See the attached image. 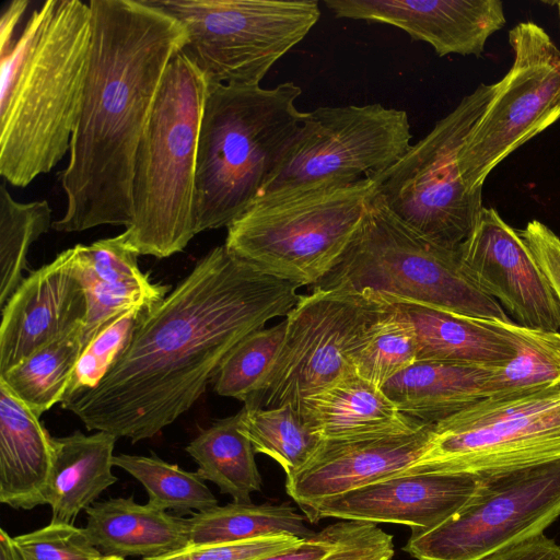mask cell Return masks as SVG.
Segmentation results:
<instances>
[{
	"instance_id": "4dcf8cb0",
	"label": "cell",
	"mask_w": 560,
	"mask_h": 560,
	"mask_svg": "<svg viewBox=\"0 0 560 560\" xmlns=\"http://www.w3.org/2000/svg\"><path fill=\"white\" fill-rule=\"evenodd\" d=\"M117 466L145 489L148 503L163 511L190 514L218 505V500L205 480L192 471L170 464L156 455L119 454L114 456Z\"/></svg>"
},
{
	"instance_id": "ab89813d",
	"label": "cell",
	"mask_w": 560,
	"mask_h": 560,
	"mask_svg": "<svg viewBox=\"0 0 560 560\" xmlns=\"http://www.w3.org/2000/svg\"><path fill=\"white\" fill-rule=\"evenodd\" d=\"M346 524L347 521L334 523L302 539L296 546L288 550L257 560H319L338 540Z\"/></svg>"
},
{
	"instance_id": "8992f818",
	"label": "cell",
	"mask_w": 560,
	"mask_h": 560,
	"mask_svg": "<svg viewBox=\"0 0 560 560\" xmlns=\"http://www.w3.org/2000/svg\"><path fill=\"white\" fill-rule=\"evenodd\" d=\"M375 194L370 176L261 196L226 228L224 246L262 273L314 287L342 258Z\"/></svg>"
},
{
	"instance_id": "7a4b0ae2",
	"label": "cell",
	"mask_w": 560,
	"mask_h": 560,
	"mask_svg": "<svg viewBox=\"0 0 560 560\" xmlns=\"http://www.w3.org/2000/svg\"><path fill=\"white\" fill-rule=\"evenodd\" d=\"M93 36L80 115L60 175L66 210L58 232L132 219L137 151L185 27L150 0H91Z\"/></svg>"
},
{
	"instance_id": "f546056e",
	"label": "cell",
	"mask_w": 560,
	"mask_h": 560,
	"mask_svg": "<svg viewBox=\"0 0 560 560\" xmlns=\"http://www.w3.org/2000/svg\"><path fill=\"white\" fill-rule=\"evenodd\" d=\"M240 429L256 453L275 459L291 476L317 453L324 440L292 405L240 410Z\"/></svg>"
},
{
	"instance_id": "277c9868",
	"label": "cell",
	"mask_w": 560,
	"mask_h": 560,
	"mask_svg": "<svg viewBox=\"0 0 560 560\" xmlns=\"http://www.w3.org/2000/svg\"><path fill=\"white\" fill-rule=\"evenodd\" d=\"M302 90L210 83L196 168V234L228 228L259 197L305 113Z\"/></svg>"
},
{
	"instance_id": "8d00e7d4",
	"label": "cell",
	"mask_w": 560,
	"mask_h": 560,
	"mask_svg": "<svg viewBox=\"0 0 560 560\" xmlns=\"http://www.w3.org/2000/svg\"><path fill=\"white\" fill-rule=\"evenodd\" d=\"M301 540L282 534L237 542L188 545L177 551L143 560H257L288 550Z\"/></svg>"
},
{
	"instance_id": "7402d4cb",
	"label": "cell",
	"mask_w": 560,
	"mask_h": 560,
	"mask_svg": "<svg viewBox=\"0 0 560 560\" xmlns=\"http://www.w3.org/2000/svg\"><path fill=\"white\" fill-rule=\"evenodd\" d=\"M383 299L411 324L418 361L502 366L516 354L514 342L497 319L474 318L401 300Z\"/></svg>"
},
{
	"instance_id": "d6a6232c",
	"label": "cell",
	"mask_w": 560,
	"mask_h": 560,
	"mask_svg": "<svg viewBox=\"0 0 560 560\" xmlns=\"http://www.w3.org/2000/svg\"><path fill=\"white\" fill-rule=\"evenodd\" d=\"M285 319L257 329L237 342L224 357L217 373L214 390L249 404L261 390L280 351Z\"/></svg>"
},
{
	"instance_id": "52a82bcc",
	"label": "cell",
	"mask_w": 560,
	"mask_h": 560,
	"mask_svg": "<svg viewBox=\"0 0 560 560\" xmlns=\"http://www.w3.org/2000/svg\"><path fill=\"white\" fill-rule=\"evenodd\" d=\"M315 287L369 292L474 318L511 320L465 271L458 248L422 236L392 213L377 192L342 258Z\"/></svg>"
},
{
	"instance_id": "30bf717a",
	"label": "cell",
	"mask_w": 560,
	"mask_h": 560,
	"mask_svg": "<svg viewBox=\"0 0 560 560\" xmlns=\"http://www.w3.org/2000/svg\"><path fill=\"white\" fill-rule=\"evenodd\" d=\"M560 458V382L486 397L432 424L421 457L404 471L470 472Z\"/></svg>"
},
{
	"instance_id": "5b68a950",
	"label": "cell",
	"mask_w": 560,
	"mask_h": 560,
	"mask_svg": "<svg viewBox=\"0 0 560 560\" xmlns=\"http://www.w3.org/2000/svg\"><path fill=\"white\" fill-rule=\"evenodd\" d=\"M209 85L183 50L166 69L137 151L132 219L122 232L138 255L170 257L196 235L198 142Z\"/></svg>"
},
{
	"instance_id": "ac0fdd59",
	"label": "cell",
	"mask_w": 560,
	"mask_h": 560,
	"mask_svg": "<svg viewBox=\"0 0 560 560\" xmlns=\"http://www.w3.org/2000/svg\"><path fill=\"white\" fill-rule=\"evenodd\" d=\"M338 19L389 24L440 57H480L488 38L505 24L500 0H325Z\"/></svg>"
},
{
	"instance_id": "9c48e42d",
	"label": "cell",
	"mask_w": 560,
	"mask_h": 560,
	"mask_svg": "<svg viewBox=\"0 0 560 560\" xmlns=\"http://www.w3.org/2000/svg\"><path fill=\"white\" fill-rule=\"evenodd\" d=\"M186 30L183 49L209 83L260 85L320 16L316 0H150Z\"/></svg>"
},
{
	"instance_id": "484cf974",
	"label": "cell",
	"mask_w": 560,
	"mask_h": 560,
	"mask_svg": "<svg viewBox=\"0 0 560 560\" xmlns=\"http://www.w3.org/2000/svg\"><path fill=\"white\" fill-rule=\"evenodd\" d=\"M240 411L202 429L186 446L198 465L197 474L214 483L234 502L252 503V494L260 491L261 477L250 441L240 429Z\"/></svg>"
},
{
	"instance_id": "4316f807",
	"label": "cell",
	"mask_w": 560,
	"mask_h": 560,
	"mask_svg": "<svg viewBox=\"0 0 560 560\" xmlns=\"http://www.w3.org/2000/svg\"><path fill=\"white\" fill-rule=\"evenodd\" d=\"M304 521L305 517L289 502L254 504L233 501L187 517L189 545L237 542L282 534L304 539L314 534Z\"/></svg>"
},
{
	"instance_id": "2e32d148",
	"label": "cell",
	"mask_w": 560,
	"mask_h": 560,
	"mask_svg": "<svg viewBox=\"0 0 560 560\" xmlns=\"http://www.w3.org/2000/svg\"><path fill=\"white\" fill-rule=\"evenodd\" d=\"M478 481V475L470 472L402 471L326 499L304 515L312 523L334 517L428 530L458 512L474 495Z\"/></svg>"
},
{
	"instance_id": "836d02e7",
	"label": "cell",
	"mask_w": 560,
	"mask_h": 560,
	"mask_svg": "<svg viewBox=\"0 0 560 560\" xmlns=\"http://www.w3.org/2000/svg\"><path fill=\"white\" fill-rule=\"evenodd\" d=\"M417 361L415 330L388 302V310L371 325L354 355L355 372L382 387Z\"/></svg>"
},
{
	"instance_id": "e0dca14e",
	"label": "cell",
	"mask_w": 560,
	"mask_h": 560,
	"mask_svg": "<svg viewBox=\"0 0 560 560\" xmlns=\"http://www.w3.org/2000/svg\"><path fill=\"white\" fill-rule=\"evenodd\" d=\"M85 315V293L74 271L71 247L24 278L2 307L0 375L83 326Z\"/></svg>"
},
{
	"instance_id": "4fadbf2b",
	"label": "cell",
	"mask_w": 560,
	"mask_h": 560,
	"mask_svg": "<svg viewBox=\"0 0 560 560\" xmlns=\"http://www.w3.org/2000/svg\"><path fill=\"white\" fill-rule=\"evenodd\" d=\"M411 139L404 109L366 104L306 112L259 197L377 175L407 152Z\"/></svg>"
},
{
	"instance_id": "1f68e13d",
	"label": "cell",
	"mask_w": 560,
	"mask_h": 560,
	"mask_svg": "<svg viewBox=\"0 0 560 560\" xmlns=\"http://www.w3.org/2000/svg\"><path fill=\"white\" fill-rule=\"evenodd\" d=\"M52 210L46 200L21 202L0 187V305L23 281L22 271L31 245L52 226Z\"/></svg>"
},
{
	"instance_id": "d590c367",
	"label": "cell",
	"mask_w": 560,
	"mask_h": 560,
	"mask_svg": "<svg viewBox=\"0 0 560 560\" xmlns=\"http://www.w3.org/2000/svg\"><path fill=\"white\" fill-rule=\"evenodd\" d=\"M24 560H102L104 555L90 540L85 528L54 523L13 537Z\"/></svg>"
},
{
	"instance_id": "6da1fadb",
	"label": "cell",
	"mask_w": 560,
	"mask_h": 560,
	"mask_svg": "<svg viewBox=\"0 0 560 560\" xmlns=\"http://www.w3.org/2000/svg\"><path fill=\"white\" fill-rule=\"evenodd\" d=\"M298 289L217 246L149 310L101 382L61 407L88 430L153 438L194 406L237 342L287 317Z\"/></svg>"
},
{
	"instance_id": "9a60e30c",
	"label": "cell",
	"mask_w": 560,
	"mask_h": 560,
	"mask_svg": "<svg viewBox=\"0 0 560 560\" xmlns=\"http://www.w3.org/2000/svg\"><path fill=\"white\" fill-rule=\"evenodd\" d=\"M458 254L468 276L514 323L559 331L560 306L548 280L517 230L497 210L481 209Z\"/></svg>"
},
{
	"instance_id": "83f0119b",
	"label": "cell",
	"mask_w": 560,
	"mask_h": 560,
	"mask_svg": "<svg viewBox=\"0 0 560 560\" xmlns=\"http://www.w3.org/2000/svg\"><path fill=\"white\" fill-rule=\"evenodd\" d=\"M82 326L42 347L0 375L12 394L36 416L62 402L83 350Z\"/></svg>"
},
{
	"instance_id": "cb8c5ba5",
	"label": "cell",
	"mask_w": 560,
	"mask_h": 560,
	"mask_svg": "<svg viewBox=\"0 0 560 560\" xmlns=\"http://www.w3.org/2000/svg\"><path fill=\"white\" fill-rule=\"evenodd\" d=\"M117 438L96 431H81L52 438V467L47 490V504L54 523L73 524L77 516L118 478L113 474Z\"/></svg>"
},
{
	"instance_id": "d4e9b609",
	"label": "cell",
	"mask_w": 560,
	"mask_h": 560,
	"mask_svg": "<svg viewBox=\"0 0 560 560\" xmlns=\"http://www.w3.org/2000/svg\"><path fill=\"white\" fill-rule=\"evenodd\" d=\"M497 366L417 361L382 389L404 415L434 423L482 399L485 384Z\"/></svg>"
},
{
	"instance_id": "ba28073f",
	"label": "cell",
	"mask_w": 560,
	"mask_h": 560,
	"mask_svg": "<svg viewBox=\"0 0 560 560\" xmlns=\"http://www.w3.org/2000/svg\"><path fill=\"white\" fill-rule=\"evenodd\" d=\"M495 88L478 85L395 164L371 176L392 213L446 248H458L483 208L482 190L470 189L464 180L459 151Z\"/></svg>"
},
{
	"instance_id": "7c38bea8",
	"label": "cell",
	"mask_w": 560,
	"mask_h": 560,
	"mask_svg": "<svg viewBox=\"0 0 560 560\" xmlns=\"http://www.w3.org/2000/svg\"><path fill=\"white\" fill-rule=\"evenodd\" d=\"M476 475L470 500L441 525L411 530L405 551L417 560H478L560 517V458Z\"/></svg>"
},
{
	"instance_id": "f1b7e54d",
	"label": "cell",
	"mask_w": 560,
	"mask_h": 560,
	"mask_svg": "<svg viewBox=\"0 0 560 560\" xmlns=\"http://www.w3.org/2000/svg\"><path fill=\"white\" fill-rule=\"evenodd\" d=\"M516 348L515 357L497 366L483 388V398L522 394L560 382V331L528 328L497 319Z\"/></svg>"
},
{
	"instance_id": "60d3db41",
	"label": "cell",
	"mask_w": 560,
	"mask_h": 560,
	"mask_svg": "<svg viewBox=\"0 0 560 560\" xmlns=\"http://www.w3.org/2000/svg\"><path fill=\"white\" fill-rule=\"evenodd\" d=\"M478 560H560V545L540 533Z\"/></svg>"
},
{
	"instance_id": "f35d334b",
	"label": "cell",
	"mask_w": 560,
	"mask_h": 560,
	"mask_svg": "<svg viewBox=\"0 0 560 560\" xmlns=\"http://www.w3.org/2000/svg\"><path fill=\"white\" fill-rule=\"evenodd\" d=\"M517 232L539 265L560 306V238L538 220L529 221Z\"/></svg>"
},
{
	"instance_id": "8fae6325",
	"label": "cell",
	"mask_w": 560,
	"mask_h": 560,
	"mask_svg": "<svg viewBox=\"0 0 560 560\" xmlns=\"http://www.w3.org/2000/svg\"><path fill=\"white\" fill-rule=\"evenodd\" d=\"M388 302L369 292L313 288L285 317V334L261 390L246 407L295 406L354 373V355Z\"/></svg>"
},
{
	"instance_id": "603a6c76",
	"label": "cell",
	"mask_w": 560,
	"mask_h": 560,
	"mask_svg": "<svg viewBox=\"0 0 560 560\" xmlns=\"http://www.w3.org/2000/svg\"><path fill=\"white\" fill-rule=\"evenodd\" d=\"M85 514L86 534L104 557L150 559L189 545L186 517L139 504L132 498L95 502Z\"/></svg>"
},
{
	"instance_id": "d6986e66",
	"label": "cell",
	"mask_w": 560,
	"mask_h": 560,
	"mask_svg": "<svg viewBox=\"0 0 560 560\" xmlns=\"http://www.w3.org/2000/svg\"><path fill=\"white\" fill-rule=\"evenodd\" d=\"M432 424L406 434L324 441L302 469L285 477L287 493L305 513L326 499L400 474L423 454Z\"/></svg>"
},
{
	"instance_id": "3957f363",
	"label": "cell",
	"mask_w": 560,
	"mask_h": 560,
	"mask_svg": "<svg viewBox=\"0 0 560 560\" xmlns=\"http://www.w3.org/2000/svg\"><path fill=\"white\" fill-rule=\"evenodd\" d=\"M92 10L47 0L1 55L0 175L26 187L70 150L90 66Z\"/></svg>"
},
{
	"instance_id": "5bb4252c",
	"label": "cell",
	"mask_w": 560,
	"mask_h": 560,
	"mask_svg": "<svg viewBox=\"0 0 560 560\" xmlns=\"http://www.w3.org/2000/svg\"><path fill=\"white\" fill-rule=\"evenodd\" d=\"M514 59L459 151L466 185L482 190L492 170L560 118V49L534 22L509 33Z\"/></svg>"
},
{
	"instance_id": "e575fe53",
	"label": "cell",
	"mask_w": 560,
	"mask_h": 560,
	"mask_svg": "<svg viewBox=\"0 0 560 560\" xmlns=\"http://www.w3.org/2000/svg\"><path fill=\"white\" fill-rule=\"evenodd\" d=\"M154 305L131 308L97 332L78 359L63 401L94 388L101 382L129 343L138 324Z\"/></svg>"
},
{
	"instance_id": "ee69618b",
	"label": "cell",
	"mask_w": 560,
	"mask_h": 560,
	"mask_svg": "<svg viewBox=\"0 0 560 560\" xmlns=\"http://www.w3.org/2000/svg\"><path fill=\"white\" fill-rule=\"evenodd\" d=\"M102 560H125V559L118 558V557H104Z\"/></svg>"
},
{
	"instance_id": "74e56055",
	"label": "cell",
	"mask_w": 560,
	"mask_h": 560,
	"mask_svg": "<svg viewBox=\"0 0 560 560\" xmlns=\"http://www.w3.org/2000/svg\"><path fill=\"white\" fill-rule=\"evenodd\" d=\"M393 536L373 523L347 521L346 527L319 560H390Z\"/></svg>"
},
{
	"instance_id": "b9f144b4",
	"label": "cell",
	"mask_w": 560,
	"mask_h": 560,
	"mask_svg": "<svg viewBox=\"0 0 560 560\" xmlns=\"http://www.w3.org/2000/svg\"><path fill=\"white\" fill-rule=\"evenodd\" d=\"M28 1L13 0L4 9L0 22V55L8 52L13 44L15 27L24 15Z\"/></svg>"
},
{
	"instance_id": "44dd1931",
	"label": "cell",
	"mask_w": 560,
	"mask_h": 560,
	"mask_svg": "<svg viewBox=\"0 0 560 560\" xmlns=\"http://www.w3.org/2000/svg\"><path fill=\"white\" fill-rule=\"evenodd\" d=\"M52 436L0 382V502L16 510L47 504Z\"/></svg>"
},
{
	"instance_id": "ffe728a7",
	"label": "cell",
	"mask_w": 560,
	"mask_h": 560,
	"mask_svg": "<svg viewBox=\"0 0 560 560\" xmlns=\"http://www.w3.org/2000/svg\"><path fill=\"white\" fill-rule=\"evenodd\" d=\"M293 407L324 441L406 434L425 424L404 415L382 387L357 372Z\"/></svg>"
},
{
	"instance_id": "f6af8a7d",
	"label": "cell",
	"mask_w": 560,
	"mask_h": 560,
	"mask_svg": "<svg viewBox=\"0 0 560 560\" xmlns=\"http://www.w3.org/2000/svg\"><path fill=\"white\" fill-rule=\"evenodd\" d=\"M552 3L557 7L558 15H559V21H560V1H556V2H552Z\"/></svg>"
},
{
	"instance_id": "7bdbcfd3",
	"label": "cell",
	"mask_w": 560,
	"mask_h": 560,
	"mask_svg": "<svg viewBox=\"0 0 560 560\" xmlns=\"http://www.w3.org/2000/svg\"><path fill=\"white\" fill-rule=\"evenodd\" d=\"M0 560H24L14 545L13 537L0 529Z\"/></svg>"
}]
</instances>
